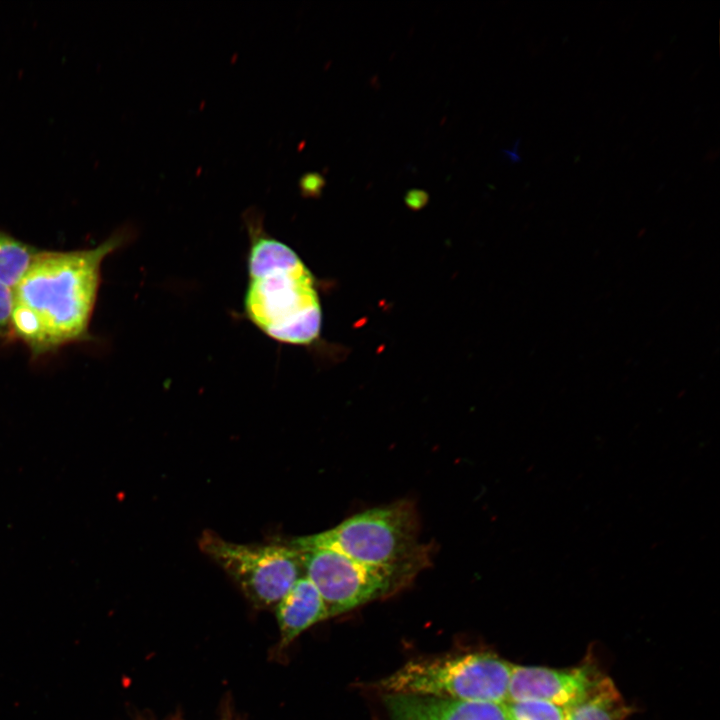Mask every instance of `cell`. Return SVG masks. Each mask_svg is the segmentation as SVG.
I'll list each match as a JSON object with an SVG mask.
<instances>
[{"mask_svg": "<svg viewBox=\"0 0 720 720\" xmlns=\"http://www.w3.org/2000/svg\"><path fill=\"white\" fill-rule=\"evenodd\" d=\"M414 506L398 501L357 513L326 531L298 537L289 544L297 550L327 548L363 564L421 569L428 560L418 542Z\"/></svg>", "mask_w": 720, "mask_h": 720, "instance_id": "3", "label": "cell"}, {"mask_svg": "<svg viewBox=\"0 0 720 720\" xmlns=\"http://www.w3.org/2000/svg\"><path fill=\"white\" fill-rule=\"evenodd\" d=\"M249 236L244 312L269 338L310 345L320 335L322 310L315 279L288 245L270 236L255 208L243 214Z\"/></svg>", "mask_w": 720, "mask_h": 720, "instance_id": "2", "label": "cell"}, {"mask_svg": "<svg viewBox=\"0 0 720 720\" xmlns=\"http://www.w3.org/2000/svg\"><path fill=\"white\" fill-rule=\"evenodd\" d=\"M601 673L592 661L563 669L514 665L507 702L541 701L567 709L586 693Z\"/></svg>", "mask_w": 720, "mask_h": 720, "instance_id": "7", "label": "cell"}, {"mask_svg": "<svg viewBox=\"0 0 720 720\" xmlns=\"http://www.w3.org/2000/svg\"><path fill=\"white\" fill-rule=\"evenodd\" d=\"M298 551L305 576L319 591L329 617L391 595L420 570L371 566L327 548Z\"/></svg>", "mask_w": 720, "mask_h": 720, "instance_id": "6", "label": "cell"}, {"mask_svg": "<svg viewBox=\"0 0 720 720\" xmlns=\"http://www.w3.org/2000/svg\"><path fill=\"white\" fill-rule=\"evenodd\" d=\"M510 720H565V710L541 701H517L505 703Z\"/></svg>", "mask_w": 720, "mask_h": 720, "instance_id": "11", "label": "cell"}, {"mask_svg": "<svg viewBox=\"0 0 720 720\" xmlns=\"http://www.w3.org/2000/svg\"><path fill=\"white\" fill-rule=\"evenodd\" d=\"M122 233L99 246L40 251L12 289L10 327L42 354L86 335L97 297L101 263L124 242Z\"/></svg>", "mask_w": 720, "mask_h": 720, "instance_id": "1", "label": "cell"}, {"mask_svg": "<svg viewBox=\"0 0 720 720\" xmlns=\"http://www.w3.org/2000/svg\"><path fill=\"white\" fill-rule=\"evenodd\" d=\"M275 613L282 648L308 628L329 618L319 591L306 576L292 585L275 606Z\"/></svg>", "mask_w": 720, "mask_h": 720, "instance_id": "8", "label": "cell"}, {"mask_svg": "<svg viewBox=\"0 0 720 720\" xmlns=\"http://www.w3.org/2000/svg\"><path fill=\"white\" fill-rule=\"evenodd\" d=\"M405 202L411 209H420L428 202V194L419 189L409 190L405 195Z\"/></svg>", "mask_w": 720, "mask_h": 720, "instance_id": "14", "label": "cell"}, {"mask_svg": "<svg viewBox=\"0 0 720 720\" xmlns=\"http://www.w3.org/2000/svg\"><path fill=\"white\" fill-rule=\"evenodd\" d=\"M514 664L490 651L407 662L379 682L385 694L506 703Z\"/></svg>", "mask_w": 720, "mask_h": 720, "instance_id": "4", "label": "cell"}, {"mask_svg": "<svg viewBox=\"0 0 720 720\" xmlns=\"http://www.w3.org/2000/svg\"><path fill=\"white\" fill-rule=\"evenodd\" d=\"M12 312V290L0 283V335L7 333Z\"/></svg>", "mask_w": 720, "mask_h": 720, "instance_id": "12", "label": "cell"}, {"mask_svg": "<svg viewBox=\"0 0 720 720\" xmlns=\"http://www.w3.org/2000/svg\"><path fill=\"white\" fill-rule=\"evenodd\" d=\"M565 710V720H626L632 713L614 682L601 673L586 693Z\"/></svg>", "mask_w": 720, "mask_h": 720, "instance_id": "9", "label": "cell"}, {"mask_svg": "<svg viewBox=\"0 0 720 720\" xmlns=\"http://www.w3.org/2000/svg\"><path fill=\"white\" fill-rule=\"evenodd\" d=\"M324 184V178L317 173L307 174L301 180L302 191L306 196H318Z\"/></svg>", "mask_w": 720, "mask_h": 720, "instance_id": "13", "label": "cell"}, {"mask_svg": "<svg viewBox=\"0 0 720 720\" xmlns=\"http://www.w3.org/2000/svg\"><path fill=\"white\" fill-rule=\"evenodd\" d=\"M39 252L0 231V283L12 290Z\"/></svg>", "mask_w": 720, "mask_h": 720, "instance_id": "10", "label": "cell"}, {"mask_svg": "<svg viewBox=\"0 0 720 720\" xmlns=\"http://www.w3.org/2000/svg\"><path fill=\"white\" fill-rule=\"evenodd\" d=\"M199 547L259 608H275L303 569L300 552L290 545L239 544L205 531Z\"/></svg>", "mask_w": 720, "mask_h": 720, "instance_id": "5", "label": "cell"}]
</instances>
